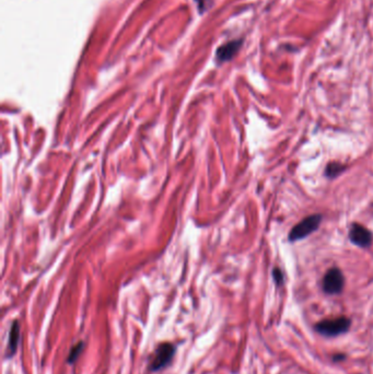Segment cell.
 Masks as SVG:
<instances>
[{
    "mask_svg": "<svg viewBox=\"0 0 373 374\" xmlns=\"http://www.w3.org/2000/svg\"><path fill=\"white\" fill-rule=\"evenodd\" d=\"M322 222V216L321 215H312L306 217L303 220H301L299 223L294 226L290 233H289V240L291 242H296V241L302 240L308 237L311 233L317 230V228L320 227Z\"/></svg>",
    "mask_w": 373,
    "mask_h": 374,
    "instance_id": "obj_1",
    "label": "cell"
},
{
    "mask_svg": "<svg viewBox=\"0 0 373 374\" xmlns=\"http://www.w3.org/2000/svg\"><path fill=\"white\" fill-rule=\"evenodd\" d=\"M350 327V319L347 317H337L333 319H325L318 323L315 328L323 336L334 337L346 333Z\"/></svg>",
    "mask_w": 373,
    "mask_h": 374,
    "instance_id": "obj_2",
    "label": "cell"
},
{
    "mask_svg": "<svg viewBox=\"0 0 373 374\" xmlns=\"http://www.w3.org/2000/svg\"><path fill=\"white\" fill-rule=\"evenodd\" d=\"M345 278L338 268L329 269L324 276L323 290L327 294H337L344 288Z\"/></svg>",
    "mask_w": 373,
    "mask_h": 374,
    "instance_id": "obj_3",
    "label": "cell"
},
{
    "mask_svg": "<svg viewBox=\"0 0 373 374\" xmlns=\"http://www.w3.org/2000/svg\"><path fill=\"white\" fill-rule=\"evenodd\" d=\"M174 352H175V349H174V346L172 343L164 342L160 345L158 348H156V351L153 355V359L150 363V370L151 371H158L162 367L165 366L170 360L172 359Z\"/></svg>",
    "mask_w": 373,
    "mask_h": 374,
    "instance_id": "obj_4",
    "label": "cell"
},
{
    "mask_svg": "<svg viewBox=\"0 0 373 374\" xmlns=\"http://www.w3.org/2000/svg\"><path fill=\"white\" fill-rule=\"evenodd\" d=\"M349 239L354 245L366 249L372 243V233L359 223H352L349 229Z\"/></svg>",
    "mask_w": 373,
    "mask_h": 374,
    "instance_id": "obj_5",
    "label": "cell"
},
{
    "mask_svg": "<svg viewBox=\"0 0 373 374\" xmlns=\"http://www.w3.org/2000/svg\"><path fill=\"white\" fill-rule=\"evenodd\" d=\"M241 46H242V40H236V41L229 42L228 44L219 48L218 52H217V57H218L220 62H227V60H230L239 52Z\"/></svg>",
    "mask_w": 373,
    "mask_h": 374,
    "instance_id": "obj_6",
    "label": "cell"
},
{
    "mask_svg": "<svg viewBox=\"0 0 373 374\" xmlns=\"http://www.w3.org/2000/svg\"><path fill=\"white\" fill-rule=\"evenodd\" d=\"M19 338H20V325H19V322L15 321L14 324H12V326H11L10 335H9L8 349L10 351V355H12L16 352L18 342H19Z\"/></svg>",
    "mask_w": 373,
    "mask_h": 374,
    "instance_id": "obj_7",
    "label": "cell"
},
{
    "mask_svg": "<svg viewBox=\"0 0 373 374\" xmlns=\"http://www.w3.org/2000/svg\"><path fill=\"white\" fill-rule=\"evenodd\" d=\"M342 170H344V166L337 163V162H333V163H329L326 166V175L328 177H335L336 175H338Z\"/></svg>",
    "mask_w": 373,
    "mask_h": 374,
    "instance_id": "obj_8",
    "label": "cell"
},
{
    "mask_svg": "<svg viewBox=\"0 0 373 374\" xmlns=\"http://www.w3.org/2000/svg\"><path fill=\"white\" fill-rule=\"evenodd\" d=\"M82 347H83V342H78L77 345L71 349L70 354H69V357H68V362L72 363V362H74V361H76V359L78 357H79V353L82 350Z\"/></svg>",
    "mask_w": 373,
    "mask_h": 374,
    "instance_id": "obj_9",
    "label": "cell"
},
{
    "mask_svg": "<svg viewBox=\"0 0 373 374\" xmlns=\"http://www.w3.org/2000/svg\"><path fill=\"white\" fill-rule=\"evenodd\" d=\"M273 275H274V279H275V282L277 283V285H278V286L282 285V282H284V276H282V273L280 271V269L275 268L274 271H273Z\"/></svg>",
    "mask_w": 373,
    "mask_h": 374,
    "instance_id": "obj_10",
    "label": "cell"
}]
</instances>
